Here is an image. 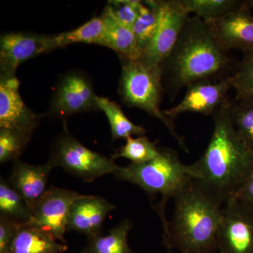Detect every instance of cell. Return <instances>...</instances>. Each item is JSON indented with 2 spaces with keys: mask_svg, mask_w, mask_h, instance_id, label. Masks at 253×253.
Returning a JSON list of instances; mask_svg holds the SVG:
<instances>
[{
  "mask_svg": "<svg viewBox=\"0 0 253 253\" xmlns=\"http://www.w3.org/2000/svg\"><path fill=\"white\" fill-rule=\"evenodd\" d=\"M23 224L0 216V253H10L15 238Z\"/></svg>",
  "mask_w": 253,
  "mask_h": 253,
  "instance_id": "f546056e",
  "label": "cell"
},
{
  "mask_svg": "<svg viewBox=\"0 0 253 253\" xmlns=\"http://www.w3.org/2000/svg\"><path fill=\"white\" fill-rule=\"evenodd\" d=\"M81 194L71 190L50 187L38 201L25 226H33L47 233L60 242L66 244L70 211Z\"/></svg>",
  "mask_w": 253,
  "mask_h": 253,
  "instance_id": "8fae6325",
  "label": "cell"
},
{
  "mask_svg": "<svg viewBox=\"0 0 253 253\" xmlns=\"http://www.w3.org/2000/svg\"><path fill=\"white\" fill-rule=\"evenodd\" d=\"M188 12L206 23L211 22L235 9L241 1L235 0H181Z\"/></svg>",
  "mask_w": 253,
  "mask_h": 253,
  "instance_id": "cb8c5ba5",
  "label": "cell"
},
{
  "mask_svg": "<svg viewBox=\"0 0 253 253\" xmlns=\"http://www.w3.org/2000/svg\"><path fill=\"white\" fill-rule=\"evenodd\" d=\"M90 78L81 71H71L60 78L50 101L48 114L66 118L76 113L99 110Z\"/></svg>",
  "mask_w": 253,
  "mask_h": 253,
  "instance_id": "9c48e42d",
  "label": "cell"
},
{
  "mask_svg": "<svg viewBox=\"0 0 253 253\" xmlns=\"http://www.w3.org/2000/svg\"><path fill=\"white\" fill-rule=\"evenodd\" d=\"M219 253H253V208L231 196L222 208L217 236Z\"/></svg>",
  "mask_w": 253,
  "mask_h": 253,
  "instance_id": "ba28073f",
  "label": "cell"
},
{
  "mask_svg": "<svg viewBox=\"0 0 253 253\" xmlns=\"http://www.w3.org/2000/svg\"><path fill=\"white\" fill-rule=\"evenodd\" d=\"M60 48L56 36L10 32L0 38V77L15 76L21 63Z\"/></svg>",
  "mask_w": 253,
  "mask_h": 253,
  "instance_id": "30bf717a",
  "label": "cell"
},
{
  "mask_svg": "<svg viewBox=\"0 0 253 253\" xmlns=\"http://www.w3.org/2000/svg\"><path fill=\"white\" fill-rule=\"evenodd\" d=\"M235 196L253 208V169L247 180Z\"/></svg>",
  "mask_w": 253,
  "mask_h": 253,
  "instance_id": "4dcf8cb0",
  "label": "cell"
},
{
  "mask_svg": "<svg viewBox=\"0 0 253 253\" xmlns=\"http://www.w3.org/2000/svg\"><path fill=\"white\" fill-rule=\"evenodd\" d=\"M161 150L156 147V144L151 142L146 136H133L126 139V143L116 154L113 159L124 158L129 159L132 163H143L157 158Z\"/></svg>",
  "mask_w": 253,
  "mask_h": 253,
  "instance_id": "484cf974",
  "label": "cell"
},
{
  "mask_svg": "<svg viewBox=\"0 0 253 253\" xmlns=\"http://www.w3.org/2000/svg\"><path fill=\"white\" fill-rule=\"evenodd\" d=\"M224 51L253 49V16L247 1L221 17L206 23Z\"/></svg>",
  "mask_w": 253,
  "mask_h": 253,
  "instance_id": "7c38bea8",
  "label": "cell"
},
{
  "mask_svg": "<svg viewBox=\"0 0 253 253\" xmlns=\"http://www.w3.org/2000/svg\"><path fill=\"white\" fill-rule=\"evenodd\" d=\"M173 199L172 221L164 240L169 253H214L224 204L194 179Z\"/></svg>",
  "mask_w": 253,
  "mask_h": 253,
  "instance_id": "7a4b0ae2",
  "label": "cell"
},
{
  "mask_svg": "<svg viewBox=\"0 0 253 253\" xmlns=\"http://www.w3.org/2000/svg\"><path fill=\"white\" fill-rule=\"evenodd\" d=\"M52 168L49 161L42 166L29 164L19 159L13 162L8 182L21 196L31 213L47 190L46 184Z\"/></svg>",
  "mask_w": 253,
  "mask_h": 253,
  "instance_id": "2e32d148",
  "label": "cell"
},
{
  "mask_svg": "<svg viewBox=\"0 0 253 253\" xmlns=\"http://www.w3.org/2000/svg\"><path fill=\"white\" fill-rule=\"evenodd\" d=\"M68 246L44 231L23 225L18 231L10 253H63Z\"/></svg>",
  "mask_w": 253,
  "mask_h": 253,
  "instance_id": "ac0fdd59",
  "label": "cell"
},
{
  "mask_svg": "<svg viewBox=\"0 0 253 253\" xmlns=\"http://www.w3.org/2000/svg\"><path fill=\"white\" fill-rule=\"evenodd\" d=\"M236 96L253 92V49L244 51V56L232 76L227 78Z\"/></svg>",
  "mask_w": 253,
  "mask_h": 253,
  "instance_id": "f1b7e54d",
  "label": "cell"
},
{
  "mask_svg": "<svg viewBox=\"0 0 253 253\" xmlns=\"http://www.w3.org/2000/svg\"><path fill=\"white\" fill-rule=\"evenodd\" d=\"M96 101L99 111H102L109 120L113 139H127L133 136L144 135V128L131 122L117 103L98 95Z\"/></svg>",
  "mask_w": 253,
  "mask_h": 253,
  "instance_id": "ffe728a7",
  "label": "cell"
},
{
  "mask_svg": "<svg viewBox=\"0 0 253 253\" xmlns=\"http://www.w3.org/2000/svg\"><path fill=\"white\" fill-rule=\"evenodd\" d=\"M141 3L138 0H112L106 3L103 11L131 29L139 17Z\"/></svg>",
  "mask_w": 253,
  "mask_h": 253,
  "instance_id": "83f0119b",
  "label": "cell"
},
{
  "mask_svg": "<svg viewBox=\"0 0 253 253\" xmlns=\"http://www.w3.org/2000/svg\"><path fill=\"white\" fill-rule=\"evenodd\" d=\"M161 150L159 156L143 163H132L119 167L113 173L120 180L129 181L151 194H161L166 205L194 179L191 165L181 163L172 149Z\"/></svg>",
  "mask_w": 253,
  "mask_h": 253,
  "instance_id": "5b68a950",
  "label": "cell"
},
{
  "mask_svg": "<svg viewBox=\"0 0 253 253\" xmlns=\"http://www.w3.org/2000/svg\"><path fill=\"white\" fill-rule=\"evenodd\" d=\"M228 59L207 23L197 16L189 17L170 54L161 65L163 84L167 85L172 96L182 88L222 71Z\"/></svg>",
  "mask_w": 253,
  "mask_h": 253,
  "instance_id": "3957f363",
  "label": "cell"
},
{
  "mask_svg": "<svg viewBox=\"0 0 253 253\" xmlns=\"http://www.w3.org/2000/svg\"><path fill=\"white\" fill-rule=\"evenodd\" d=\"M248 6H249L250 10H251V14L253 16V0L247 1Z\"/></svg>",
  "mask_w": 253,
  "mask_h": 253,
  "instance_id": "d6a6232c",
  "label": "cell"
},
{
  "mask_svg": "<svg viewBox=\"0 0 253 253\" xmlns=\"http://www.w3.org/2000/svg\"><path fill=\"white\" fill-rule=\"evenodd\" d=\"M229 108L236 130L253 151V105L236 100L229 102Z\"/></svg>",
  "mask_w": 253,
  "mask_h": 253,
  "instance_id": "4316f807",
  "label": "cell"
},
{
  "mask_svg": "<svg viewBox=\"0 0 253 253\" xmlns=\"http://www.w3.org/2000/svg\"><path fill=\"white\" fill-rule=\"evenodd\" d=\"M132 226L129 219H125L106 235L99 234L88 239L81 253H133L128 244V235Z\"/></svg>",
  "mask_w": 253,
  "mask_h": 253,
  "instance_id": "d6986e66",
  "label": "cell"
},
{
  "mask_svg": "<svg viewBox=\"0 0 253 253\" xmlns=\"http://www.w3.org/2000/svg\"><path fill=\"white\" fill-rule=\"evenodd\" d=\"M158 23V11L156 1H142L139 17L131 28L138 46L142 53L152 41L157 29Z\"/></svg>",
  "mask_w": 253,
  "mask_h": 253,
  "instance_id": "603a6c76",
  "label": "cell"
},
{
  "mask_svg": "<svg viewBox=\"0 0 253 253\" xmlns=\"http://www.w3.org/2000/svg\"><path fill=\"white\" fill-rule=\"evenodd\" d=\"M121 63L118 92L126 106L146 111L167 127L181 149L189 153L184 139L175 130L172 120L161 109L163 76L161 67H149L139 61L119 56Z\"/></svg>",
  "mask_w": 253,
  "mask_h": 253,
  "instance_id": "277c9868",
  "label": "cell"
},
{
  "mask_svg": "<svg viewBox=\"0 0 253 253\" xmlns=\"http://www.w3.org/2000/svg\"><path fill=\"white\" fill-rule=\"evenodd\" d=\"M104 23L101 16H94L73 31L63 32L56 36L60 48L75 43L96 44L103 46Z\"/></svg>",
  "mask_w": 253,
  "mask_h": 253,
  "instance_id": "44dd1931",
  "label": "cell"
},
{
  "mask_svg": "<svg viewBox=\"0 0 253 253\" xmlns=\"http://www.w3.org/2000/svg\"><path fill=\"white\" fill-rule=\"evenodd\" d=\"M156 4L158 11L157 29L139 60L149 67H161L175 45L189 18V13L181 4V0L156 1Z\"/></svg>",
  "mask_w": 253,
  "mask_h": 253,
  "instance_id": "52a82bcc",
  "label": "cell"
},
{
  "mask_svg": "<svg viewBox=\"0 0 253 253\" xmlns=\"http://www.w3.org/2000/svg\"><path fill=\"white\" fill-rule=\"evenodd\" d=\"M187 87L185 96L179 104L163 111L170 119L184 113L212 115L228 102L227 93L231 86L228 78H224L217 83L209 79L196 82Z\"/></svg>",
  "mask_w": 253,
  "mask_h": 253,
  "instance_id": "4fadbf2b",
  "label": "cell"
},
{
  "mask_svg": "<svg viewBox=\"0 0 253 253\" xmlns=\"http://www.w3.org/2000/svg\"><path fill=\"white\" fill-rule=\"evenodd\" d=\"M236 100L242 101V102L247 103V104L253 105V92L249 94L241 95V96H236Z\"/></svg>",
  "mask_w": 253,
  "mask_h": 253,
  "instance_id": "1f68e13d",
  "label": "cell"
},
{
  "mask_svg": "<svg viewBox=\"0 0 253 253\" xmlns=\"http://www.w3.org/2000/svg\"><path fill=\"white\" fill-rule=\"evenodd\" d=\"M115 208L114 205L100 196L81 195L71 206L68 231H77L88 239L99 235L108 214Z\"/></svg>",
  "mask_w": 253,
  "mask_h": 253,
  "instance_id": "9a60e30c",
  "label": "cell"
},
{
  "mask_svg": "<svg viewBox=\"0 0 253 253\" xmlns=\"http://www.w3.org/2000/svg\"><path fill=\"white\" fill-rule=\"evenodd\" d=\"M16 76L0 77V128L33 132L41 116L30 109L20 94Z\"/></svg>",
  "mask_w": 253,
  "mask_h": 253,
  "instance_id": "5bb4252c",
  "label": "cell"
},
{
  "mask_svg": "<svg viewBox=\"0 0 253 253\" xmlns=\"http://www.w3.org/2000/svg\"><path fill=\"white\" fill-rule=\"evenodd\" d=\"M49 162L53 168L59 166L66 172L87 182L105 174H113L118 167L113 158L84 146L65 126L52 145Z\"/></svg>",
  "mask_w": 253,
  "mask_h": 253,
  "instance_id": "8992f818",
  "label": "cell"
},
{
  "mask_svg": "<svg viewBox=\"0 0 253 253\" xmlns=\"http://www.w3.org/2000/svg\"><path fill=\"white\" fill-rule=\"evenodd\" d=\"M229 102L213 113L211 141L203 156L191 165L194 179L224 205L237 194L253 169V151L236 130Z\"/></svg>",
  "mask_w": 253,
  "mask_h": 253,
  "instance_id": "6da1fadb",
  "label": "cell"
},
{
  "mask_svg": "<svg viewBox=\"0 0 253 253\" xmlns=\"http://www.w3.org/2000/svg\"><path fill=\"white\" fill-rule=\"evenodd\" d=\"M0 213L23 225L31 218V211L26 202L3 178L0 180Z\"/></svg>",
  "mask_w": 253,
  "mask_h": 253,
  "instance_id": "7402d4cb",
  "label": "cell"
},
{
  "mask_svg": "<svg viewBox=\"0 0 253 253\" xmlns=\"http://www.w3.org/2000/svg\"><path fill=\"white\" fill-rule=\"evenodd\" d=\"M101 16L105 27L103 46L113 49L121 57L139 61L142 51L138 46L132 30L121 24L104 11Z\"/></svg>",
  "mask_w": 253,
  "mask_h": 253,
  "instance_id": "e0dca14e",
  "label": "cell"
},
{
  "mask_svg": "<svg viewBox=\"0 0 253 253\" xmlns=\"http://www.w3.org/2000/svg\"><path fill=\"white\" fill-rule=\"evenodd\" d=\"M33 132L9 128H0V163L19 159Z\"/></svg>",
  "mask_w": 253,
  "mask_h": 253,
  "instance_id": "d4e9b609",
  "label": "cell"
}]
</instances>
